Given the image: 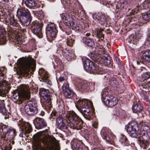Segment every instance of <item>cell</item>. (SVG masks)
I'll use <instances>...</instances> for the list:
<instances>
[{"instance_id":"cell-9","label":"cell","mask_w":150,"mask_h":150,"mask_svg":"<svg viewBox=\"0 0 150 150\" xmlns=\"http://www.w3.org/2000/svg\"><path fill=\"white\" fill-rule=\"evenodd\" d=\"M62 17L63 21L67 25L71 27L73 30L77 31L79 30V27L78 25L77 22L72 16L68 14L64 13L62 14Z\"/></svg>"},{"instance_id":"cell-23","label":"cell","mask_w":150,"mask_h":150,"mask_svg":"<svg viewBox=\"0 0 150 150\" xmlns=\"http://www.w3.org/2000/svg\"><path fill=\"white\" fill-rule=\"evenodd\" d=\"M57 124L58 127L60 129H64L67 128L63 118L61 116H59L57 118Z\"/></svg>"},{"instance_id":"cell-17","label":"cell","mask_w":150,"mask_h":150,"mask_svg":"<svg viewBox=\"0 0 150 150\" xmlns=\"http://www.w3.org/2000/svg\"><path fill=\"white\" fill-rule=\"evenodd\" d=\"M141 135L144 140L148 141L149 140L150 136V129L148 126L144 125L142 127L141 129Z\"/></svg>"},{"instance_id":"cell-7","label":"cell","mask_w":150,"mask_h":150,"mask_svg":"<svg viewBox=\"0 0 150 150\" xmlns=\"http://www.w3.org/2000/svg\"><path fill=\"white\" fill-rule=\"evenodd\" d=\"M67 122L69 125L74 129H79L83 124L81 119L73 111H69L66 116Z\"/></svg>"},{"instance_id":"cell-3","label":"cell","mask_w":150,"mask_h":150,"mask_svg":"<svg viewBox=\"0 0 150 150\" xmlns=\"http://www.w3.org/2000/svg\"><path fill=\"white\" fill-rule=\"evenodd\" d=\"M77 108L86 118L91 119L95 115V110L92 102L88 99L79 100L76 103Z\"/></svg>"},{"instance_id":"cell-2","label":"cell","mask_w":150,"mask_h":150,"mask_svg":"<svg viewBox=\"0 0 150 150\" xmlns=\"http://www.w3.org/2000/svg\"><path fill=\"white\" fill-rule=\"evenodd\" d=\"M9 42L16 47L19 46L26 38V30L21 28H13L8 26L7 31Z\"/></svg>"},{"instance_id":"cell-10","label":"cell","mask_w":150,"mask_h":150,"mask_svg":"<svg viewBox=\"0 0 150 150\" xmlns=\"http://www.w3.org/2000/svg\"><path fill=\"white\" fill-rule=\"evenodd\" d=\"M25 110L30 115H33L36 114L38 112V108L36 101L33 99L29 101L25 106Z\"/></svg>"},{"instance_id":"cell-29","label":"cell","mask_w":150,"mask_h":150,"mask_svg":"<svg viewBox=\"0 0 150 150\" xmlns=\"http://www.w3.org/2000/svg\"><path fill=\"white\" fill-rule=\"evenodd\" d=\"M74 40L71 38H68L67 41V44L68 45L72 46L74 44Z\"/></svg>"},{"instance_id":"cell-28","label":"cell","mask_w":150,"mask_h":150,"mask_svg":"<svg viewBox=\"0 0 150 150\" xmlns=\"http://www.w3.org/2000/svg\"><path fill=\"white\" fill-rule=\"evenodd\" d=\"M150 12L148 11L142 15V18L145 21H148L150 19Z\"/></svg>"},{"instance_id":"cell-30","label":"cell","mask_w":150,"mask_h":150,"mask_svg":"<svg viewBox=\"0 0 150 150\" xmlns=\"http://www.w3.org/2000/svg\"></svg>"},{"instance_id":"cell-20","label":"cell","mask_w":150,"mask_h":150,"mask_svg":"<svg viewBox=\"0 0 150 150\" xmlns=\"http://www.w3.org/2000/svg\"><path fill=\"white\" fill-rule=\"evenodd\" d=\"M35 125L38 128H42L46 125V123L43 119L39 117L36 118L34 120Z\"/></svg>"},{"instance_id":"cell-19","label":"cell","mask_w":150,"mask_h":150,"mask_svg":"<svg viewBox=\"0 0 150 150\" xmlns=\"http://www.w3.org/2000/svg\"><path fill=\"white\" fill-rule=\"evenodd\" d=\"M62 90L63 93L66 97L70 98L73 96V93L70 89L67 83H64L62 87Z\"/></svg>"},{"instance_id":"cell-22","label":"cell","mask_w":150,"mask_h":150,"mask_svg":"<svg viewBox=\"0 0 150 150\" xmlns=\"http://www.w3.org/2000/svg\"><path fill=\"white\" fill-rule=\"evenodd\" d=\"M25 4L28 8H34L39 7L38 6V3L36 1L28 0L25 1Z\"/></svg>"},{"instance_id":"cell-1","label":"cell","mask_w":150,"mask_h":150,"mask_svg":"<svg viewBox=\"0 0 150 150\" xmlns=\"http://www.w3.org/2000/svg\"><path fill=\"white\" fill-rule=\"evenodd\" d=\"M36 67L35 60L28 56L19 59L14 65V69L19 78L28 79L33 75Z\"/></svg>"},{"instance_id":"cell-15","label":"cell","mask_w":150,"mask_h":150,"mask_svg":"<svg viewBox=\"0 0 150 150\" xmlns=\"http://www.w3.org/2000/svg\"><path fill=\"white\" fill-rule=\"evenodd\" d=\"M83 65L86 70L90 73H94L96 70V67L94 64L87 58L84 60Z\"/></svg>"},{"instance_id":"cell-27","label":"cell","mask_w":150,"mask_h":150,"mask_svg":"<svg viewBox=\"0 0 150 150\" xmlns=\"http://www.w3.org/2000/svg\"><path fill=\"white\" fill-rule=\"evenodd\" d=\"M6 69L5 67H0V80L5 78L6 76Z\"/></svg>"},{"instance_id":"cell-8","label":"cell","mask_w":150,"mask_h":150,"mask_svg":"<svg viewBox=\"0 0 150 150\" xmlns=\"http://www.w3.org/2000/svg\"><path fill=\"white\" fill-rule=\"evenodd\" d=\"M57 32V27L55 24L51 22L47 24L46 28V34L49 41L52 42L55 39Z\"/></svg>"},{"instance_id":"cell-25","label":"cell","mask_w":150,"mask_h":150,"mask_svg":"<svg viewBox=\"0 0 150 150\" xmlns=\"http://www.w3.org/2000/svg\"><path fill=\"white\" fill-rule=\"evenodd\" d=\"M143 109L142 105L140 103H137L133 107V111L136 113L142 111Z\"/></svg>"},{"instance_id":"cell-13","label":"cell","mask_w":150,"mask_h":150,"mask_svg":"<svg viewBox=\"0 0 150 150\" xmlns=\"http://www.w3.org/2000/svg\"><path fill=\"white\" fill-rule=\"evenodd\" d=\"M11 88L10 83L4 80L0 81V96L5 97L8 95Z\"/></svg>"},{"instance_id":"cell-12","label":"cell","mask_w":150,"mask_h":150,"mask_svg":"<svg viewBox=\"0 0 150 150\" xmlns=\"http://www.w3.org/2000/svg\"><path fill=\"white\" fill-rule=\"evenodd\" d=\"M127 130L129 134L132 137H136L138 134L139 127L135 122L132 121L127 125Z\"/></svg>"},{"instance_id":"cell-24","label":"cell","mask_w":150,"mask_h":150,"mask_svg":"<svg viewBox=\"0 0 150 150\" xmlns=\"http://www.w3.org/2000/svg\"><path fill=\"white\" fill-rule=\"evenodd\" d=\"M84 43L87 46L92 47H94L95 46V44L93 40L86 38H84L83 39Z\"/></svg>"},{"instance_id":"cell-26","label":"cell","mask_w":150,"mask_h":150,"mask_svg":"<svg viewBox=\"0 0 150 150\" xmlns=\"http://www.w3.org/2000/svg\"><path fill=\"white\" fill-rule=\"evenodd\" d=\"M150 52L148 50L145 51L142 54V59L146 62H149L150 61Z\"/></svg>"},{"instance_id":"cell-16","label":"cell","mask_w":150,"mask_h":150,"mask_svg":"<svg viewBox=\"0 0 150 150\" xmlns=\"http://www.w3.org/2000/svg\"><path fill=\"white\" fill-rule=\"evenodd\" d=\"M104 101L105 104L110 107L115 106L117 103V98L111 95L106 96L104 98Z\"/></svg>"},{"instance_id":"cell-18","label":"cell","mask_w":150,"mask_h":150,"mask_svg":"<svg viewBox=\"0 0 150 150\" xmlns=\"http://www.w3.org/2000/svg\"><path fill=\"white\" fill-rule=\"evenodd\" d=\"M7 38L5 28L0 25V45H3L6 44Z\"/></svg>"},{"instance_id":"cell-5","label":"cell","mask_w":150,"mask_h":150,"mask_svg":"<svg viewBox=\"0 0 150 150\" xmlns=\"http://www.w3.org/2000/svg\"><path fill=\"white\" fill-rule=\"evenodd\" d=\"M39 95L43 108L47 112L50 113L52 108L51 92L47 89L41 88L39 90Z\"/></svg>"},{"instance_id":"cell-14","label":"cell","mask_w":150,"mask_h":150,"mask_svg":"<svg viewBox=\"0 0 150 150\" xmlns=\"http://www.w3.org/2000/svg\"><path fill=\"white\" fill-rule=\"evenodd\" d=\"M39 78L41 81L46 83L50 85L51 83L50 76L48 72L44 69L41 68L38 71Z\"/></svg>"},{"instance_id":"cell-4","label":"cell","mask_w":150,"mask_h":150,"mask_svg":"<svg viewBox=\"0 0 150 150\" xmlns=\"http://www.w3.org/2000/svg\"><path fill=\"white\" fill-rule=\"evenodd\" d=\"M12 94L15 102L18 104L29 99L31 96L29 86L25 84L20 85L13 92Z\"/></svg>"},{"instance_id":"cell-6","label":"cell","mask_w":150,"mask_h":150,"mask_svg":"<svg viewBox=\"0 0 150 150\" xmlns=\"http://www.w3.org/2000/svg\"><path fill=\"white\" fill-rule=\"evenodd\" d=\"M17 16L20 22L24 26H28L31 22L32 17L29 11L24 7L21 6L18 9Z\"/></svg>"},{"instance_id":"cell-21","label":"cell","mask_w":150,"mask_h":150,"mask_svg":"<svg viewBox=\"0 0 150 150\" xmlns=\"http://www.w3.org/2000/svg\"><path fill=\"white\" fill-rule=\"evenodd\" d=\"M101 59L103 63L106 66L109 65L112 62L110 57L107 54H103L101 56Z\"/></svg>"},{"instance_id":"cell-11","label":"cell","mask_w":150,"mask_h":150,"mask_svg":"<svg viewBox=\"0 0 150 150\" xmlns=\"http://www.w3.org/2000/svg\"><path fill=\"white\" fill-rule=\"evenodd\" d=\"M43 23L38 21H33L31 25L30 29L32 32L39 38L43 37L42 28Z\"/></svg>"}]
</instances>
